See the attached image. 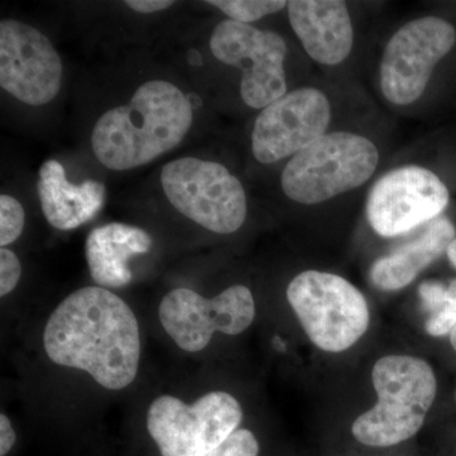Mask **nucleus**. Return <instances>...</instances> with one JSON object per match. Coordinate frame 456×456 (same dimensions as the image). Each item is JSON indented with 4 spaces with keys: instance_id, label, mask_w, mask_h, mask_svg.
I'll return each mask as SVG.
<instances>
[{
    "instance_id": "nucleus-19",
    "label": "nucleus",
    "mask_w": 456,
    "mask_h": 456,
    "mask_svg": "<svg viewBox=\"0 0 456 456\" xmlns=\"http://www.w3.org/2000/svg\"><path fill=\"white\" fill-rule=\"evenodd\" d=\"M26 215L22 204L16 198L2 194L0 197V245L5 248L22 235Z\"/></svg>"
},
{
    "instance_id": "nucleus-13",
    "label": "nucleus",
    "mask_w": 456,
    "mask_h": 456,
    "mask_svg": "<svg viewBox=\"0 0 456 456\" xmlns=\"http://www.w3.org/2000/svg\"><path fill=\"white\" fill-rule=\"evenodd\" d=\"M331 104L321 90L299 88L264 108L251 134L255 159L274 164L294 156L326 134Z\"/></svg>"
},
{
    "instance_id": "nucleus-3",
    "label": "nucleus",
    "mask_w": 456,
    "mask_h": 456,
    "mask_svg": "<svg viewBox=\"0 0 456 456\" xmlns=\"http://www.w3.org/2000/svg\"><path fill=\"white\" fill-rule=\"evenodd\" d=\"M371 379L378 403L354 421V437L362 445L387 448L415 436L436 397L430 364L415 356H384L375 362Z\"/></svg>"
},
{
    "instance_id": "nucleus-18",
    "label": "nucleus",
    "mask_w": 456,
    "mask_h": 456,
    "mask_svg": "<svg viewBox=\"0 0 456 456\" xmlns=\"http://www.w3.org/2000/svg\"><path fill=\"white\" fill-rule=\"evenodd\" d=\"M208 4L220 9L231 20L250 25L255 20L281 11L287 7L288 2H281V0H209Z\"/></svg>"
},
{
    "instance_id": "nucleus-9",
    "label": "nucleus",
    "mask_w": 456,
    "mask_h": 456,
    "mask_svg": "<svg viewBox=\"0 0 456 456\" xmlns=\"http://www.w3.org/2000/svg\"><path fill=\"white\" fill-rule=\"evenodd\" d=\"M209 47L218 61L241 69L240 94L246 106L264 110L287 94L288 47L278 33L227 20L213 29Z\"/></svg>"
},
{
    "instance_id": "nucleus-6",
    "label": "nucleus",
    "mask_w": 456,
    "mask_h": 456,
    "mask_svg": "<svg viewBox=\"0 0 456 456\" xmlns=\"http://www.w3.org/2000/svg\"><path fill=\"white\" fill-rule=\"evenodd\" d=\"M161 187L171 206L212 232H236L248 216L241 182L224 165L197 158L170 161L161 170Z\"/></svg>"
},
{
    "instance_id": "nucleus-15",
    "label": "nucleus",
    "mask_w": 456,
    "mask_h": 456,
    "mask_svg": "<svg viewBox=\"0 0 456 456\" xmlns=\"http://www.w3.org/2000/svg\"><path fill=\"white\" fill-rule=\"evenodd\" d=\"M37 193L42 212L57 230H74L97 216L106 202V187L97 180L75 185L66 179L64 167L47 160L38 171Z\"/></svg>"
},
{
    "instance_id": "nucleus-8",
    "label": "nucleus",
    "mask_w": 456,
    "mask_h": 456,
    "mask_svg": "<svg viewBox=\"0 0 456 456\" xmlns=\"http://www.w3.org/2000/svg\"><path fill=\"white\" fill-rule=\"evenodd\" d=\"M455 44V27L443 18H417L402 26L387 44L380 61V88L387 101L395 106L415 103Z\"/></svg>"
},
{
    "instance_id": "nucleus-24",
    "label": "nucleus",
    "mask_w": 456,
    "mask_h": 456,
    "mask_svg": "<svg viewBox=\"0 0 456 456\" xmlns=\"http://www.w3.org/2000/svg\"><path fill=\"white\" fill-rule=\"evenodd\" d=\"M16 431L12 428L11 421L4 413L0 415V456H5L16 443Z\"/></svg>"
},
{
    "instance_id": "nucleus-14",
    "label": "nucleus",
    "mask_w": 456,
    "mask_h": 456,
    "mask_svg": "<svg viewBox=\"0 0 456 456\" xmlns=\"http://www.w3.org/2000/svg\"><path fill=\"white\" fill-rule=\"evenodd\" d=\"M288 17L305 53L318 64L335 66L349 57L354 29L346 3L340 0H292Z\"/></svg>"
},
{
    "instance_id": "nucleus-1",
    "label": "nucleus",
    "mask_w": 456,
    "mask_h": 456,
    "mask_svg": "<svg viewBox=\"0 0 456 456\" xmlns=\"http://www.w3.org/2000/svg\"><path fill=\"white\" fill-rule=\"evenodd\" d=\"M44 347L55 364L80 369L104 388L119 391L139 370V323L127 303L110 290L82 288L51 314Z\"/></svg>"
},
{
    "instance_id": "nucleus-20",
    "label": "nucleus",
    "mask_w": 456,
    "mask_h": 456,
    "mask_svg": "<svg viewBox=\"0 0 456 456\" xmlns=\"http://www.w3.org/2000/svg\"><path fill=\"white\" fill-rule=\"evenodd\" d=\"M456 327V279L449 284L446 302L436 314H431L426 322L428 335L440 338L452 334Z\"/></svg>"
},
{
    "instance_id": "nucleus-22",
    "label": "nucleus",
    "mask_w": 456,
    "mask_h": 456,
    "mask_svg": "<svg viewBox=\"0 0 456 456\" xmlns=\"http://www.w3.org/2000/svg\"><path fill=\"white\" fill-rule=\"evenodd\" d=\"M22 274V266L16 254L8 248L0 250V296L5 297L17 287Z\"/></svg>"
},
{
    "instance_id": "nucleus-2",
    "label": "nucleus",
    "mask_w": 456,
    "mask_h": 456,
    "mask_svg": "<svg viewBox=\"0 0 456 456\" xmlns=\"http://www.w3.org/2000/svg\"><path fill=\"white\" fill-rule=\"evenodd\" d=\"M193 110L187 95L164 80H150L130 103L107 110L95 123L92 147L110 170H130L171 151L187 136Z\"/></svg>"
},
{
    "instance_id": "nucleus-16",
    "label": "nucleus",
    "mask_w": 456,
    "mask_h": 456,
    "mask_svg": "<svg viewBox=\"0 0 456 456\" xmlns=\"http://www.w3.org/2000/svg\"><path fill=\"white\" fill-rule=\"evenodd\" d=\"M152 239L142 228L110 224L94 228L86 244V263L93 281L102 288H122L130 284L128 261L149 253Z\"/></svg>"
},
{
    "instance_id": "nucleus-28",
    "label": "nucleus",
    "mask_w": 456,
    "mask_h": 456,
    "mask_svg": "<svg viewBox=\"0 0 456 456\" xmlns=\"http://www.w3.org/2000/svg\"><path fill=\"white\" fill-rule=\"evenodd\" d=\"M455 398H456V393H455Z\"/></svg>"
},
{
    "instance_id": "nucleus-11",
    "label": "nucleus",
    "mask_w": 456,
    "mask_h": 456,
    "mask_svg": "<svg viewBox=\"0 0 456 456\" xmlns=\"http://www.w3.org/2000/svg\"><path fill=\"white\" fill-rule=\"evenodd\" d=\"M449 200L448 188L431 170L416 165L398 167L371 189L368 221L378 235H403L440 216Z\"/></svg>"
},
{
    "instance_id": "nucleus-7",
    "label": "nucleus",
    "mask_w": 456,
    "mask_h": 456,
    "mask_svg": "<svg viewBox=\"0 0 456 456\" xmlns=\"http://www.w3.org/2000/svg\"><path fill=\"white\" fill-rule=\"evenodd\" d=\"M242 408L230 393L211 392L188 406L161 395L147 412V430L161 456H207L237 431Z\"/></svg>"
},
{
    "instance_id": "nucleus-5",
    "label": "nucleus",
    "mask_w": 456,
    "mask_h": 456,
    "mask_svg": "<svg viewBox=\"0 0 456 456\" xmlns=\"http://www.w3.org/2000/svg\"><path fill=\"white\" fill-rule=\"evenodd\" d=\"M287 297L318 349L342 353L367 332L370 322L368 303L358 288L345 278L307 270L290 281Z\"/></svg>"
},
{
    "instance_id": "nucleus-27",
    "label": "nucleus",
    "mask_w": 456,
    "mask_h": 456,
    "mask_svg": "<svg viewBox=\"0 0 456 456\" xmlns=\"http://www.w3.org/2000/svg\"><path fill=\"white\" fill-rule=\"evenodd\" d=\"M450 342H452V346L454 347V350L456 351V327L454 331L450 334Z\"/></svg>"
},
{
    "instance_id": "nucleus-26",
    "label": "nucleus",
    "mask_w": 456,
    "mask_h": 456,
    "mask_svg": "<svg viewBox=\"0 0 456 456\" xmlns=\"http://www.w3.org/2000/svg\"><path fill=\"white\" fill-rule=\"evenodd\" d=\"M448 257L452 265L456 268V239L452 240V244L449 245L448 250H446Z\"/></svg>"
},
{
    "instance_id": "nucleus-12",
    "label": "nucleus",
    "mask_w": 456,
    "mask_h": 456,
    "mask_svg": "<svg viewBox=\"0 0 456 456\" xmlns=\"http://www.w3.org/2000/svg\"><path fill=\"white\" fill-rule=\"evenodd\" d=\"M62 61L47 36L16 20L0 22V86L28 106L49 104L59 94Z\"/></svg>"
},
{
    "instance_id": "nucleus-25",
    "label": "nucleus",
    "mask_w": 456,
    "mask_h": 456,
    "mask_svg": "<svg viewBox=\"0 0 456 456\" xmlns=\"http://www.w3.org/2000/svg\"><path fill=\"white\" fill-rule=\"evenodd\" d=\"M131 9L139 13H156V12L164 11L174 4V2L167 0H128L126 2Z\"/></svg>"
},
{
    "instance_id": "nucleus-17",
    "label": "nucleus",
    "mask_w": 456,
    "mask_h": 456,
    "mask_svg": "<svg viewBox=\"0 0 456 456\" xmlns=\"http://www.w3.org/2000/svg\"><path fill=\"white\" fill-rule=\"evenodd\" d=\"M455 235L454 224L448 218L432 222L415 241L375 261L371 266V281L382 290L407 287L422 270L446 253Z\"/></svg>"
},
{
    "instance_id": "nucleus-10",
    "label": "nucleus",
    "mask_w": 456,
    "mask_h": 456,
    "mask_svg": "<svg viewBox=\"0 0 456 456\" xmlns=\"http://www.w3.org/2000/svg\"><path fill=\"white\" fill-rule=\"evenodd\" d=\"M159 317L180 349L197 353L211 342L216 331L235 336L248 329L255 318L254 297L244 285H233L211 299L179 288L164 297Z\"/></svg>"
},
{
    "instance_id": "nucleus-23",
    "label": "nucleus",
    "mask_w": 456,
    "mask_h": 456,
    "mask_svg": "<svg viewBox=\"0 0 456 456\" xmlns=\"http://www.w3.org/2000/svg\"><path fill=\"white\" fill-rule=\"evenodd\" d=\"M419 294L425 310L434 314L445 305L448 287L440 281H425L419 285Z\"/></svg>"
},
{
    "instance_id": "nucleus-4",
    "label": "nucleus",
    "mask_w": 456,
    "mask_h": 456,
    "mask_svg": "<svg viewBox=\"0 0 456 456\" xmlns=\"http://www.w3.org/2000/svg\"><path fill=\"white\" fill-rule=\"evenodd\" d=\"M379 163V151L367 137L331 132L290 159L281 189L294 202L318 204L367 183Z\"/></svg>"
},
{
    "instance_id": "nucleus-21",
    "label": "nucleus",
    "mask_w": 456,
    "mask_h": 456,
    "mask_svg": "<svg viewBox=\"0 0 456 456\" xmlns=\"http://www.w3.org/2000/svg\"><path fill=\"white\" fill-rule=\"evenodd\" d=\"M259 455V443L253 432L237 430L217 449L213 450L207 456H257Z\"/></svg>"
}]
</instances>
